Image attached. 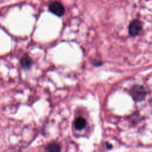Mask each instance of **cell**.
<instances>
[{"mask_svg": "<svg viewBox=\"0 0 152 152\" xmlns=\"http://www.w3.org/2000/svg\"><path fill=\"white\" fill-rule=\"evenodd\" d=\"M33 64V61L32 59L28 55H24L21 60V65L23 69H28L31 68Z\"/></svg>", "mask_w": 152, "mask_h": 152, "instance_id": "4", "label": "cell"}, {"mask_svg": "<svg viewBox=\"0 0 152 152\" xmlns=\"http://www.w3.org/2000/svg\"><path fill=\"white\" fill-rule=\"evenodd\" d=\"M86 120L82 117L77 118L74 122V126L77 130H81L84 129L86 125Z\"/></svg>", "mask_w": 152, "mask_h": 152, "instance_id": "5", "label": "cell"}, {"mask_svg": "<svg viewBox=\"0 0 152 152\" xmlns=\"http://www.w3.org/2000/svg\"><path fill=\"white\" fill-rule=\"evenodd\" d=\"M142 29V23L138 19H135L131 21L128 27L129 36L135 37L140 34Z\"/></svg>", "mask_w": 152, "mask_h": 152, "instance_id": "2", "label": "cell"}, {"mask_svg": "<svg viewBox=\"0 0 152 152\" xmlns=\"http://www.w3.org/2000/svg\"><path fill=\"white\" fill-rule=\"evenodd\" d=\"M49 10L53 14L61 17L64 15L65 12V9L64 6L59 1H55L52 2L49 5Z\"/></svg>", "mask_w": 152, "mask_h": 152, "instance_id": "3", "label": "cell"}, {"mask_svg": "<svg viewBox=\"0 0 152 152\" xmlns=\"http://www.w3.org/2000/svg\"><path fill=\"white\" fill-rule=\"evenodd\" d=\"M130 94L134 101L140 102L144 100L147 96V91L144 87L140 84L133 85L130 90Z\"/></svg>", "mask_w": 152, "mask_h": 152, "instance_id": "1", "label": "cell"}, {"mask_svg": "<svg viewBox=\"0 0 152 152\" xmlns=\"http://www.w3.org/2000/svg\"><path fill=\"white\" fill-rule=\"evenodd\" d=\"M106 147H107V149H111V148H112V145L110 144H109V143H107V142H106Z\"/></svg>", "mask_w": 152, "mask_h": 152, "instance_id": "7", "label": "cell"}, {"mask_svg": "<svg viewBox=\"0 0 152 152\" xmlns=\"http://www.w3.org/2000/svg\"><path fill=\"white\" fill-rule=\"evenodd\" d=\"M46 152H61V146L56 142L49 143L45 148Z\"/></svg>", "mask_w": 152, "mask_h": 152, "instance_id": "6", "label": "cell"}]
</instances>
